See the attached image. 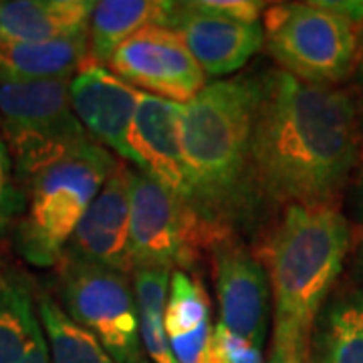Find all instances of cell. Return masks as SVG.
I'll use <instances>...</instances> for the list:
<instances>
[{
	"instance_id": "1",
	"label": "cell",
	"mask_w": 363,
	"mask_h": 363,
	"mask_svg": "<svg viewBox=\"0 0 363 363\" xmlns=\"http://www.w3.org/2000/svg\"><path fill=\"white\" fill-rule=\"evenodd\" d=\"M337 87L311 85L281 69L262 73L252 131L257 204L335 206L362 166V116Z\"/></svg>"
},
{
	"instance_id": "2",
	"label": "cell",
	"mask_w": 363,
	"mask_h": 363,
	"mask_svg": "<svg viewBox=\"0 0 363 363\" xmlns=\"http://www.w3.org/2000/svg\"><path fill=\"white\" fill-rule=\"evenodd\" d=\"M262 73L210 83L184 105L180 142L190 182V206L234 233L257 210L252 184V131Z\"/></svg>"
},
{
	"instance_id": "3",
	"label": "cell",
	"mask_w": 363,
	"mask_h": 363,
	"mask_svg": "<svg viewBox=\"0 0 363 363\" xmlns=\"http://www.w3.org/2000/svg\"><path fill=\"white\" fill-rule=\"evenodd\" d=\"M351 230L337 206H289L260 248L274 301V325L313 335L345 257Z\"/></svg>"
},
{
	"instance_id": "4",
	"label": "cell",
	"mask_w": 363,
	"mask_h": 363,
	"mask_svg": "<svg viewBox=\"0 0 363 363\" xmlns=\"http://www.w3.org/2000/svg\"><path fill=\"white\" fill-rule=\"evenodd\" d=\"M104 145L85 140L26 186V214L16 228V248L35 267L59 264L65 248L116 168Z\"/></svg>"
},
{
	"instance_id": "5",
	"label": "cell",
	"mask_w": 363,
	"mask_h": 363,
	"mask_svg": "<svg viewBox=\"0 0 363 363\" xmlns=\"http://www.w3.org/2000/svg\"><path fill=\"white\" fill-rule=\"evenodd\" d=\"M71 79H11L0 75V133L26 186L79 143L89 140L71 107Z\"/></svg>"
},
{
	"instance_id": "6",
	"label": "cell",
	"mask_w": 363,
	"mask_h": 363,
	"mask_svg": "<svg viewBox=\"0 0 363 363\" xmlns=\"http://www.w3.org/2000/svg\"><path fill=\"white\" fill-rule=\"evenodd\" d=\"M262 28L269 57L289 75L321 87H337L355 75L363 26L323 0L269 6Z\"/></svg>"
},
{
	"instance_id": "7",
	"label": "cell",
	"mask_w": 363,
	"mask_h": 363,
	"mask_svg": "<svg viewBox=\"0 0 363 363\" xmlns=\"http://www.w3.org/2000/svg\"><path fill=\"white\" fill-rule=\"evenodd\" d=\"M234 236L214 226L194 208L142 169L131 172L130 188V264L192 269L200 252L212 250Z\"/></svg>"
},
{
	"instance_id": "8",
	"label": "cell",
	"mask_w": 363,
	"mask_h": 363,
	"mask_svg": "<svg viewBox=\"0 0 363 363\" xmlns=\"http://www.w3.org/2000/svg\"><path fill=\"white\" fill-rule=\"evenodd\" d=\"M59 264L67 315L99 339L116 363H145L140 313L128 274L71 257Z\"/></svg>"
},
{
	"instance_id": "9",
	"label": "cell",
	"mask_w": 363,
	"mask_h": 363,
	"mask_svg": "<svg viewBox=\"0 0 363 363\" xmlns=\"http://www.w3.org/2000/svg\"><path fill=\"white\" fill-rule=\"evenodd\" d=\"M109 69L131 87L156 93L176 104L192 101L206 87V75L186 43L169 26L150 25L123 40L109 59Z\"/></svg>"
},
{
	"instance_id": "10",
	"label": "cell",
	"mask_w": 363,
	"mask_h": 363,
	"mask_svg": "<svg viewBox=\"0 0 363 363\" xmlns=\"http://www.w3.org/2000/svg\"><path fill=\"white\" fill-rule=\"evenodd\" d=\"M212 252L214 286L220 323L234 335L262 347L269 329V274L236 234L220 240Z\"/></svg>"
},
{
	"instance_id": "11",
	"label": "cell",
	"mask_w": 363,
	"mask_h": 363,
	"mask_svg": "<svg viewBox=\"0 0 363 363\" xmlns=\"http://www.w3.org/2000/svg\"><path fill=\"white\" fill-rule=\"evenodd\" d=\"M140 95L142 91L91 61L71 77L69 85L71 107L89 140L113 150L123 162L130 160L138 169L140 160L131 150L130 133Z\"/></svg>"
},
{
	"instance_id": "12",
	"label": "cell",
	"mask_w": 363,
	"mask_h": 363,
	"mask_svg": "<svg viewBox=\"0 0 363 363\" xmlns=\"http://www.w3.org/2000/svg\"><path fill=\"white\" fill-rule=\"evenodd\" d=\"M131 172L123 160L116 168L85 216L77 224L63 257L93 262L128 274L130 264V188Z\"/></svg>"
},
{
	"instance_id": "13",
	"label": "cell",
	"mask_w": 363,
	"mask_h": 363,
	"mask_svg": "<svg viewBox=\"0 0 363 363\" xmlns=\"http://www.w3.org/2000/svg\"><path fill=\"white\" fill-rule=\"evenodd\" d=\"M166 26L180 35L208 77H222L242 69L264 45L260 23L200 13L188 2H174Z\"/></svg>"
},
{
	"instance_id": "14",
	"label": "cell",
	"mask_w": 363,
	"mask_h": 363,
	"mask_svg": "<svg viewBox=\"0 0 363 363\" xmlns=\"http://www.w3.org/2000/svg\"><path fill=\"white\" fill-rule=\"evenodd\" d=\"M182 109V104L142 91L131 123L130 145L142 172L190 204L192 194L180 142Z\"/></svg>"
},
{
	"instance_id": "15",
	"label": "cell",
	"mask_w": 363,
	"mask_h": 363,
	"mask_svg": "<svg viewBox=\"0 0 363 363\" xmlns=\"http://www.w3.org/2000/svg\"><path fill=\"white\" fill-rule=\"evenodd\" d=\"M91 0H0V40L45 43L89 30Z\"/></svg>"
},
{
	"instance_id": "16",
	"label": "cell",
	"mask_w": 363,
	"mask_h": 363,
	"mask_svg": "<svg viewBox=\"0 0 363 363\" xmlns=\"http://www.w3.org/2000/svg\"><path fill=\"white\" fill-rule=\"evenodd\" d=\"M89 63V30L45 43L0 40V75L25 81L71 79Z\"/></svg>"
},
{
	"instance_id": "17",
	"label": "cell",
	"mask_w": 363,
	"mask_h": 363,
	"mask_svg": "<svg viewBox=\"0 0 363 363\" xmlns=\"http://www.w3.org/2000/svg\"><path fill=\"white\" fill-rule=\"evenodd\" d=\"M174 2L164 0H101L89 18V61L105 67L116 49L150 25H168Z\"/></svg>"
},
{
	"instance_id": "18",
	"label": "cell",
	"mask_w": 363,
	"mask_h": 363,
	"mask_svg": "<svg viewBox=\"0 0 363 363\" xmlns=\"http://www.w3.org/2000/svg\"><path fill=\"white\" fill-rule=\"evenodd\" d=\"M169 277L172 272L164 267H143L133 271L142 347L154 363H178L164 325Z\"/></svg>"
},
{
	"instance_id": "19",
	"label": "cell",
	"mask_w": 363,
	"mask_h": 363,
	"mask_svg": "<svg viewBox=\"0 0 363 363\" xmlns=\"http://www.w3.org/2000/svg\"><path fill=\"white\" fill-rule=\"evenodd\" d=\"M37 315L49 345L51 363H116L101 341L75 323L49 295L39 297Z\"/></svg>"
},
{
	"instance_id": "20",
	"label": "cell",
	"mask_w": 363,
	"mask_h": 363,
	"mask_svg": "<svg viewBox=\"0 0 363 363\" xmlns=\"http://www.w3.org/2000/svg\"><path fill=\"white\" fill-rule=\"evenodd\" d=\"M317 363H363L359 291L333 301L317 333Z\"/></svg>"
},
{
	"instance_id": "21",
	"label": "cell",
	"mask_w": 363,
	"mask_h": 363,
	"mask_svg": "<svg viewBox=\"0 0 363 363\" xmlns=\"http://www.w3.org/2000/svg\"><path fill=\"white\" fill-rule=\"evenodd\" d=\"M43 335L33 298L21 285L0 281V363H16Z\"/></svg>"
},
{
	"instance_id": "22",
	"label": "cell",
	"mask_w": 363,
	"mask_h": 363,
	"mask_svg": "<svg viewBox=\"0 0 363 363\" xmlns=\"http://www.w3.org/2000/svg\"><path fill=\"white\" fill-rule=\"evenodd\" d=\"M208 321H210V301L200 279H194L184 271L172 272L169 295L164 313L168 337L192 333Z\"/></svg>"
},
{
	"instance_id": "23",
	"label": "cell",
	"mask_w": 363,
	"mask_h": 363,
	"mask_svg": "<svg viewBox=\"0 0 363 363\" xmlns=\"http://www.w3.org/2000/svg\"><path fill=\"white\" fill-rule=\"evenodd\" d=\"M26 210V192L16 180L14 164L0 133V233Z\"/></svg>"
},
{
	"instance_id": "24",
	"label": "cell",
	"mask_w": 363,
	"mask_h": 363,
	"mask_svg": "<svg viewBox=\"0 0 363 363\" xmlns=\"http://www.w3.org/2000/svg\"><path fill=\"white\" fill-rule=\"evenodd\" d=\"M206 363H264L262 350L234 335L222 323L212 329Z\"/></svg>"
},
{
	"instance_id": "25",
	"label": "cell",
	"mask_w": 363,
	"mask_h": 363,
	"mask_svg": "<svg viewBox=\"0 0 363 363\" xmlns=\"http://www.w3.org/2000/svg\"><path fill=\"white\" fill-rule=\"evenodd\" d=\"M267 363H313V335L274 325Z\"/></svg>"
},
{
	"instance_id": "26",
	"label": "cell",
	"mask_w": 363,
	"mask_h": 363,
	"mask_svg": "<svg viewBox=\"0 0 363 363\" xmlns=\"http://www.w3.org/2000/svg\"><path fill=\"white\" fill-rule=\"evenodd\" d=\"M188 4L200 13L216 14L240 23H259V16L264 11V6H269L267 2H257V0H196Z\"/></svg>"
},
{
	"instance_id": "27",
	"label": "cell",
	"mask_w": 363,
	"mask_h": 363,
	"mask_svg": "<svg viewBox=\"0 0 363 363\" xmlns=\"http://www.w3.org/2000/svg\"><path fill=\"white\" fill-rule=\"evenodd\" d=\"M355 218L359 224V247H357V264H359V271L363 274V166L359 172V178L355 184Z\"/></svg>"
},
{
	"instance_id": "28",
	"label": "cell",
	"mask_w": 363,
	"mask_h": 363,
	"mask_svg": "<svg viewBox=\"0 0 363 363\" xmlns=\"http://www.w3.org/2000/svg\"><path fill=\"white\" fill-rule=\"evenodd\" d=\"M16 363H51V355H49V345H47L45 333L35 341V345L26 351L25 355Z\"/></svg>"
},
{
	"instance_id": "29",
	"label": "cell",
	"mask_w": 363,
	"mask_h": 363,
	"mask_svg": "<svg viewBox=\"0 0 363 363\" xmlns=\"http://www.w3.org/2000/svg\"><path fill=\"white\" fill-rule=\"evenodd\" d=\"M355 79H357V83L363 87V35H362V45H359V59H357Z\"/></svg>"
},
{
	"instance_id": "30",
	"label": "cell",
	"mask_w": 363,
	"mask_h": 363,
	"mask_svg": "<svg viewBox=\"0 0 363 363\" xmlns=\"http://www.w3.org/2000/svg\"><path fill=\"white\" fill-rule=\"evenodd\" d=\"M359 305H362V313H363V293L359 291Z\"/></svg>"
},
{
	"instance_id": "31",
	"label": "cell",
	"mask_w": 363,
	"mask_h": 363,
	"mask_svg": "<svg viewBox=\"0 0 363 363\" xmlns=\"http://www.w3.org/2000/svg\"><path fill=\"white\" fill-rule=\"evenodd\" d=\"M359 116H362V131H363V105L359 107Z\"/></svg>"
}]
</instances>
